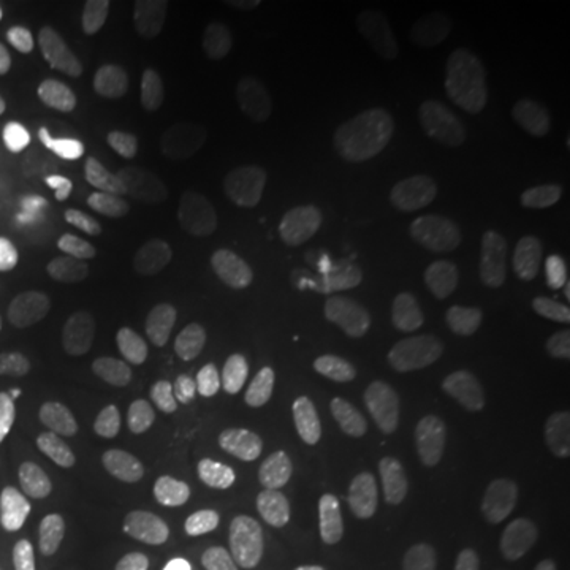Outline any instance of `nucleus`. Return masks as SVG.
Returning a JSON list of instances; mask_svg holds the SVG:
<instances>
[{
  "label": "nucleus",
  "instance_id": "4",
  "mask_svg": "<svg viewBox=\"0 0 570 570\" xmlns=\"http://www.w3.org/2000/svg\"><path fill=\"white\" fill-rule=\"evenodd\" d=\"M485 142L513 209H570V0H523L504 20Z\"/></svg>",
  "mask_w": 570,
  "mask_h": 570
},
{
  "label": "nucleus",
  "instance_id": "2",
  "mask_svg": "<svg viewBox=\"0 0 570 570\" xmlns=\"http://www.w3.org/2000/svg\"><path fill=\"white\" fill-rule=\"evenodd\" d=\"M39 238L86 295H105V305L134 314V324L190 314V295H200V276H209L190 190L171 181V171H153V163H124V153L48 171Z\"/></svg>",
  "mask_w": 570,
  "mask_h": 570
},
{
  "label": "nucleus",
  "instance_id": "5",
  "mask_svg": "<svg viewBox=\"0 0 570 570\" xmlns=\"http://www.w3.org/2000/svg\"><path fill=\"white\" fill-rule=\"evenodd\" d=\"M58 400H67V333L48 314V295L0 257V456L39 448Z\"/></svg>",
  "mask_w": 570,
  "mask_h": 570
},
{
  "label": "nucleus",
  "instance_id": "3",
  "mask_svg": "<svg viewBox=\"0 0 570 570\" xmlns=\"http://www.w3.org/2000/svg\"><path fill=\"white\" fill-rule=\"evenodd\" d=\"M228 570H448V551L428 542L400 504L343 475H266L219 532Z\"/></svg>",
  "mask_w": 570,
  "mask_h": 570
},
{
  "label": "nucleus",
  "instance_id": "7",
  "mask_svg": "<svg viewBox=\"0 0 570 570\" xmlns=\"http://www.w3.org/2000/svg\"><path fill=\"white\" fill-rule=\"evenodd\" d=\"M561 532H570V456H561Z\"/></svg>",
  "mask_w": 570,
  "mask_h": 570
},
{
  "label": "nucleus",
  "instance_id": "6",
  "mask_svg": "<svg viewBox=\"0 0 570 570\" xmlns=\"http://www.w3.org/2000/svg\"><path fill=\"white\" fill-rule=\"evenodd\" d=\"M10 96H20V67H10V48H0V115H10Z\"/></svg>",
  "mask_w": 570,
  "mask_h": 570
},
{
  "label": "nucleus",
  "instance_id": "1",
  "mask_svg": "<svg viewBox=\"0 0 570 570\" xmlns=\"http://www.w3.org/2000/svg\"><path fill=\"white\" fill-rule=\"evenodd\" d=\"M228 266L266 362L305 390V409L352 419L428 466H466L494 448V390L475 352L438 324L381 228L314 163L276 153L228 190Z\"/></svg>",
  "mask_w": 570,
  "mask_h": 570
}]
</instances>
